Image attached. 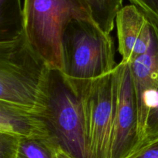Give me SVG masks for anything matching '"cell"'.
Returning <instances> with one entry per match:
<instances>
[{
    "mask_svg": "<svg viewBox=\"0 0 158 158\" xmlns=\"http://www.w3.org/2000/svg\"><path fill=\"white\" fill-rule=\"evenodd\" d=\"M69 78L83 107L87 158H111L116 103L114 70L90 80Z\"/></svg>",
    "mask_w": 158,
    "mask_h": 158,
    "instance_id": "4",
    "label": "cell"
},
{
    "mask_svg": "<svg viewBox=\"0 0 158 158\" xmlns=\"http://www.w3.org/2000/svg\"><path fill=\"white\" fill-rule=\"evenodd\" d=\"M116 103L111 158H132L140 148L138 112L130 64L120 61L114 69Z\"/></svg>",
    "mask_w": 158,
    "mask_h": 158,
    "instance_id": "6",
    "label": "cell"
},
{
    "mask_svg": "<svg viewBox=\"0 0 158 158\" xmlns=\"http://www.w3.org/2000/svg\"><path fill=\"white\" fill-rule=\"evenodd\" d=\"M131 4L137 6L147 15L158 18V0H129Z\"/></svg>",
    "mask_w": 158,
    "mask_h": 158,
    "instance_id": "14",
    "label": "cell"
},
{
    "mask_svg": "<svg viewBox=\"0 0 158 158\" xmlns=\"http://www.w3.org/2000/svg\"><path fill=\"white\" fill-rule=\"evenodd\" d=\"M24 34L23 7L20 0H0V42L15 40Z\"/></svg>",
    "mask_w": 158,
    "mask_h": 158,
    "instance_id": "10",
    "label": "cell"
},
{
    "mask_svg": "<svg viewBox=\"0 0 158 158\" xmlns=\"http://www.w3.org/2000/svg\"><path fill=\"white\" fill-rule=\"evenodd\" d=\"M62 147L54 136L39 139L20 138L16 158H55Z\"/></svg>",
    "mask_w": 158,
    "mask_h": 158,
    "instance_id": "11",
    "label": "cell"
},
{
    "mask_svg": "<svg viewBox=\"0 0 158 158\" xmlns=\"http://www.w3.org/2000/svg\"><path fill=\"white\" fill-rule=\"evenodd\" d=\"M24 33L51 70L63 71L62 37L73 20L94 21L84 0H24Z\"/></svg>",
    "mask_w": 158,
    "mask_h": 158,
    "instance_id": "2",
    "label": "cell"
},
{
    "mask_svg": "<svg viewBox=\"0 0 158 158\" xmlns=\"http://www.w3.org/2000/svg\"><path fill=\"white\" fill-rule=\"evenodd\" d=\"M121 61L131 63L149 50L154 40L151 22L134 5L122 7L115 19Z\"/></svg>",
    "mask_w": 158,
    "mask_h": 158,
    "instance_id": "7",
    "label": "cell"
},
{
    "mask_svg": "<svg viewBox=\"0 0 158 158\" xmlns=\"http://www.w3.org/2000/svg\"><path fill=\"white\" fill-rule=\"evenodd\" d=\"M132 158H158V137L147 143Z\"/></svg>",
    "mask_w": 158,
    "mask_h": 158,
    "instance_id": "15",
    "label": "cell"
},
{
    "mask_svg": "<svg viewBox=\"0 0 158 158\" xmlns=\"http://www.w3.org/2000/svg\"><path fill=\"white\" fill-rule=\"evenodd\" d=\"M55 158H76L75 156H73L71 153H69L64 147H62L60 151L57 153L56 156Z\"/></svg>",
    "mask_w": 158,
    "mask_h": 158,
    "instance_id": "16",
    "label": "cell"
},
{
    "mask_svg": "<svg viewBox=\"0 0 158 158\" xmlns=\"http://www.w3.org/2000/svg\"><path fill=\"white\" fill-rule=\"evenodd\" d=\"M51 71L25 33L15 40L0 42V102L46 118Z\"/></svg>",
    "mask_w": 158,
    "mask_h": 158,
    "instance_id": "1",
    "label": "cell"
},
{
    "mask_svg": "<svg viewBox=\"0 0 158 158\" xmlns=\"http://www.w3.org/2000/svg\"><path fill=\"white\" fill-rule=\"evenodd\" d=\"M0 133L22 139L53 136L46 118L2 102H0Z\"/></svg>",
    "mask_w": 158,
    "mask_h": 158,
    "instance_id": "8",
    "label": "cell"
},
{
    "mask_svg": "<svg viewBox=\"0 0 158 158\" xmlns=\"http://www.w3.org/2000/svg\"><path fill=\"white\" fill-rule=\"evenodd\" d=\"M138 130L139 152L147 143L158 137V76L138 114Z\"/></svg>",
    "mask_w": 158,
    "mask_h": 158,
    "instance_id": "9",
    "label": "cell"
},
{
    "mask_svg": "<svg viewBox=\"0 0 158 158\" xmlns=\"http://www.w3.org/2000/svg\"><path fill=\"white\" fill-rule=\"evenodd\" d=\"M20 138L0 133V158H16Z\"/></svg>",
    "mask_w": 158,
    "mask_h": 158,
    "instance_id": "13",
    "label": "cell"
},
{
    "mask_svg": "<svg viewBox=\"0 0 158 158\" xmlns=\"http://www.w3.org/2000/svg\"><path fill=\"white\" fill-rule=\"evenodd\" d=\"M52 134L76 158H87L81 102L70 79L52 70L46 116Z\"/></svg>",
    "mask_w": 158,
    "mask_h": 158,
    "instance_id": "5",
    "label": "cell"
},
{
    "mask_svg": "<svg viewBox=\"0 0 158 158\" xmlns=\"http://www.w3.org/2000/svg\"><path fill=\"white\" fill-rule=\"evenodd\" d=\"M90 9L92 17L97 26L110 34L115 25V19L122 9L123 0H84Z\"/></svg>",
    "mask_w": 158,
    "mask_h": 158,
    "instance_id": "12",
    "label": "cell"
},
{
    "mask_svg": "<svg viewBox=\"0 0 158 158\" xmlns=\"http://www.w3.org/2000/svg\"><path fill=\"white\" fill-rule=\"evenodd\" d=\"M63 72L74 79L90 80L115 69V45L110 34L94 21L73 20L62 37Z\"/></svg>",
    "mask_w": 158,
    "mask_h": 158,
    "instance_id": "3",
    "label": "cell"
}]
</instances>
